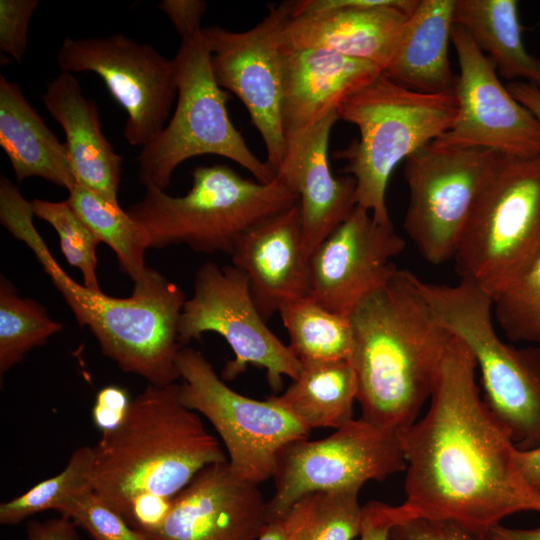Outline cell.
<instances>
[{
    "label": "cell",
    "mask_w": 540,
    "mask_h": 540,
    "mask_svg": "<svg viewBox=\"0 0 540 540\" xmlns=\"http://www.w3.org/2000/svg\"><path fill=\"white\" fill-rule=\"evenodd\" d=\"M453 92L422 93L403 87L381 73L346 97L337 107L339 120L355 125L359 138L336 158L356 182L357 206L382 225H393L386 190L395 167L436 140L457 115Z\"/></svg>",
    "instance_id": "obj_5"
},
{
    "label": "cell",
    "mask_w": 540,
    "mask_h": 540,
    "mask_svg": "<svg viewBox=\"0 0 540 540\" xmlns=\"http://www.w3.org/2000/svg\"><path fill=\"white\" fill-rule=\"evenodd\" d=\"M256 540H292V526L288 514L268 521Z\"/></svg>",
    "instance_id": "obj_45"
},
{
    "label": "cell",
    "mask_w": 540,
    "mask_h": 540,
    "mask_svg": "<svg viewBox=\"0 0 540 540\" xmlns=\"http://www.w3.org/2000/svg\"><path fill=\"white\" fill-rule=\"evenodd\" d=\"M540 253V157L502 156L457 243L460 280L492 299Z\"/></svg>",
    "instance_id": "obj_9"
},
{
    "label": "cell",
    "mask_w": 540,
    "mask_h": 540,
    "mask_svg": "<svg viewBox=\"0 0 540 540\" xmlns=\"http://www.w3.org/2000/svg\"><path fill=\"white\" fill-rule=\"evenodd\" d=\"M338 120L337 110L331 111L287 140L285 156L277 172V177L299 197L305 245L310 256L357 206L354 178H336L329 167V136Z\"/></svg>",
    "instance_id": "obj_21"
},
{
    "label": "cell",
    "mask_w": 540,
    "mask_h": 540,
    "mask_svg": "<svg viewBox=\"0 0 540 540\" xmlns=\"http://www.w3.org/2000/svg\"><path fill=\"white\" fill-rule=\"evenodd\" d=\"M221 335L233 351L221 378L231 381L249 365L266 371L268 385L279 392L283 377L295 380L302 364L266 325L258 311L246 274L232 265L205 262L196 272L193 294L186 299L178 326V340L185 347L203 333Z\"/></svg>",
    "instance_id": "obj_12"
},
{
    "label": "cell",
    "mask_w": 540,
    "mask_h": 540,
    "mask_svg": "<svg viewBox=\"0 0 540 540\" xmlns=\"http://www.w3.org/2000/svg\"><path fill=\"white\" fill-rule=\"evenodd\" d=\"M501 158L488 149L431 142L405 160L410 197L403 226L427 262L438 265L453 258L469 217Z\"/></svg>",
    "instance_id": "obj_11"
},
{
    "label": "cell",
    "mask_w": 540,
    "mask_h": 540,
    "mask_svg": "<svg viewBox=\"0 0 540 540\" xmlns=\"http://www.w3.org/2000/svg\"><path fill=\"white\" fill-rule=\"evenodd\" d=\"M493 311L510 340L540 344V253L493 297Z\"/></svg>",
    "instance_id": "obj_33"
},
{
    "label": "cell",
    "mask_w": 540,
    "mask_h": 540,
    "mask_svg": "<svg viewBox=\"0 0 540 540\" xmlns=\"http://www.w3.org/2000/svg\"><path fill=\"white\" fill-rule=\"evenodd\" d=\"M405 248L393 225H382L365 209L351 214L313 251L308 296L348 316L369 292L397 270L392 260Z\"/></svg>",
    "instance_id": "obj_17"
},
{
    "label": "cell",
    "mask_w": 540,
    "mask_h": 540,
    "mask_svg": "<svg viewBox=\"0 0 540 540\" xmlns=\"http://www.w3.org/2000/svg\"><path fill=\"white\" fill-rule=\"evenodd\" d=\"M453 19L502 77L540 87V59L524 45L516 0H454Z\"/></svg>",
    "instance_id": "obj_26"
},
{
    "label": "cell",
    "mask_w": 540,
    "mask_h": 540,
    "mask_svg": "<svg viewBox=\"0 0 540 540\" xmlns=\"http://www.w3.org/2000/svg\"><path fill=\"white\" fill-rule=\"evenodd\" d=\"M206 7V2L201 0H163L158 4V8L168 16L180 37L202 28L200 23Z\"/></svg>",
    "instance_id": "obj_39"
},
{
    "label": "cell",
    "mask_w": 540,
    "mask_h": 540,
    "mask_svg": "<svg viewBox=\"0 0 540 540\" xmlns=\"http://www.w3.org/2000/svg\"><path fill=\"white\" fill-rule=\"evenodd\" d=\"M176 365L181 401L210 422L241 479L259 485L272 478L280 451L309 438L310 431L272 396L257 400L231 389L200 351L182 347Z\"/></svg>",
    "instance_id": "obj_10"
},
{
    "label": "cell",
    "mask_w": 540,
    "mask_h": 540,
    "mask_svg": "<svg viewBox=\"0 0 540 540\" xmlns=\"http://www.w3.org/2000/svg\"><path fill=\"white\" fill-rule=\"evenodd\" d=\"M59 513L70 518L94 540H151L92 490L72 498Z\"/></svg>",
    "instance_id": "obj_35"
},
{
    "label": "cell",
    "mask_w": 540,
    "mask_h": 540,
    "mask_svg": "<svg viewBox=\"0 0 540 540\" xmlns=\"http://www.w3.org/2000/svg\"><path fill=\"white\" fill-rule=\"evenodd\" d=\"M34 216L49 223L57 232L60 248L66 261L79 269L84 285L101 290L96 269V248L100 243L66 200L54 202L42 199L31 201Z\"/></svg>",
    "instance_id": "obj_34"
},
{
    "label": "cell",
    "mask_w": 540,
    "mask_h": 540,
    "mask_svg": "<svg viewBox=\"0 0 540 540\" xmlns=\"http://www.w3.org/2000/svg\"><path fill=\"white\" fill-rule=\"evenodd\" d=\"M42 102L63 128L77 184L119 203L123 158L105 137L98 108L83 95L78 79L61 72L46 85Z\"/></svg>",
    "instance_id": "obj_23"
},
{
    "label": "cell",
    "mask_w": 540,
    "mask_h": 540,
    "mask_svg": "<svg viewBox=\"0 0 540 540\" xmlns=\"http://www.w3.org/2000/svg\"><path fill=\"white\" fill-rule=\"evenodd\" d=\"M454 0H418L383 74L422 93L453 92L448 49L454 26Z\"/></svg>",
    "instance_id": "obj_24"
},
{
    "label": "cell",
    "mask_w": 540,
    "mask_h": 540,
    "mask_svg": "<svg viewBox=\"0 0 540 540\" xmlns=\"http://www.w3.org/2000/svg\"><path fill=\"white\" fill-rule=\"evenodd\" d=\"M399 521L398 506L371 501L363 506L360 540H388L390 528Z\"/></svg>",
    "instance_id": "obj_40"
},
{
    "label": "cell",
    "mask_w": 540,
    "mask_h": 540,
    "mask_svg": "<svg viewBox=\"0 0 540 540\" xmlns=\"http://www.w3.org/2000/svg\"><path fill=\"white\" fill-rule=\"evenodd\" d=\"M485 540H540V527L517 529L500 524L487 534Z\"/></svg>",
    "instance_id": "obj_44"
},
{
    "label": "cell",
    "mask_w": 540,
    "mask_h": 540,
    "mask_svg": "<svg viewBox=\"0 0 540 540\" xmlns=\"http://www.w3.org/2000/svg\"><path fill=\"white\" fill-rule=\"evenodd\" d=\"M267 524L257 484L238 477L228 461L209 465L170 503L151 540H256Z\"/></svg>",
    "instance_id": "obj_19"
},
{
    "label": "cell",
    "mask_w": 540,
    "mask_h": 540,
    "mask_svg": "<svg viewBox=\"0 0 540 540\" xmlns=\"http://www.w3.org/2000/svg\"><path fill=\"white\" fill-rule=\"evenodd\" d=\"M63 328L38 302L18 295L12 282L0 278V374L22 361Z\"/></svg>",
    "instance_id": "obj_30"
},
{
    "label": "cell",
    "mask_w": 540,
    "mask_h": 540,
    "mask_svg": "<svg viewBox=\"0 0 540 540\" xmlns=\"http://www.w3.org/2000/svg\"><path fill=\"white\" fill-rule=\"evenodd\" d=\"M39 0L0 1V49L21 63L27 48L31 17Z\"/></svg>",
    "instance_id": "obj_36"
},
{
    "label": "cell",
    "mask_w": 540,
    "mask_h": 540,
    "mask_svg": "<svg viewBox=\"0 0 540 540\" xmlns=\"http://www.w3.org/2000/svg\"><path fill=\"white\" fill-rule=\"evenodd\" d=\"M192 177L182 196L145 185L142 199L126 210L144 229L149 248L184 244L198 253L231 256L251 227L299 203L278 177L262 183L219 164L198 166Z\"/></svg>",
    "instance_id": "obj_6"
},
{
    "label": "cell",
    "mask_w": 540,
    "mask_h": 540,
    "mask_svg": "<svg viewBox=\"0 0 540 540\" xmlns=\"http://www.w3.org/2000/svg\"><path fill=\"white\" fill-rule=\"evenodd\" d=\"M32 204L5 176L0 179V221L34 253L73 312L90 329L102 353L124 372L148 384L166 386L179 379L176 358L184 291L153 268L119 298L93 290L69 276L54 258L33 222Z\"/></svg>",
    "instance_id": "obj_3"
},
{
    "label": "cell",
    "mask_w": 540,
    "mask_h": 540,
    "mask_svg": "<svg viewBox=\"0 0 540 540\" xmlns=\"http://www.w3.org/2000/svg\"><path fill=\"white\" fill-rule=\"evenodd\" d=\"M92 448V491L126 520L138 499H172L199 471L227 461L176 383L148 384Z\"/></svg>",
    "instance_id": "obj_4"
},
{
    "label": "cell",
    "mask_w": 540,
    "mask_h": 540,
    "mask_svg": "<svg viewBox=\"0 0 540 540\" xmlns=\"http://www.w3.org/2000/svg\"><path fill=\"white\" fill-rule=\"evenodd\" d=\"M0 145L17 181L40 177L68 191L76 178L66 145L26 100L22 88L0 75Z\"/></svg>",
    "instance_id": "obj_25"
},
{
    "label": "cell",
    "mask_w": 540,
    "mask_h": 540,
    "mask_svg": "<svg viewBox=\"0 0 540 540\" xmlns=\"http://www.w3.org/2000/svg\"><path fill=\"white\" fill-rule=\"evenodd\" d=\"M127 391L118 386L101 389L92 409L94 424L103 432L114 427L123 418L129 405Z\"/></svg>",
    "instance_id": "obj_38"
},
{
    "label": "cell",
    "mask_w": 540,
    "mask_h": 540,
    "mask_svg": "<svg viewBox=\"0 0 540 540\" xmlns=\"http://www.w3.org/2000/svg\"><path fill=\"white\" fill-rule=\"evenodd\" d=\"M397 430L353 419L321 439H300L278 454L267 522L283 517L315 492L359 488L405 471Z\"/></svg>",
    "instance_id": "obj_13"
},
{
    "label": "cell",
    "mask_w": 540,
    "mask_h": 540,
    "mask_svg": "<svg viewBox=\"0 0 540 540\" xmlns=\"http://www.w3.org/2000/svg\"><path fill=\"white\" fill-rule=\"evenodd\" d=\"M230 257L248 277L251 296L266 322L284 305L307 296L310 254L299 203L251 227Z\"/></svg>",
    "instance_id": "obj_20"
},
{
    "label": "cell",
    "mask_w": 540,
    "mask_h": 540,
    "mask_svg": "<svg viewBox=\"0 0 540 540\" xmlns=\"http://www.w3.org/2000/svg\"><path fill=\"white\" fill-rule=\"evenodd\" d=\"M360 418L399 430L430 398L451 333L435 319L419 278L398 269L348 315Z\"/></svg>",
    "instance_id": "obj_2"
},
{
    "label": "cell",
    "mask_w": 540,
    "mask_h": 540,
    "mask_svg": "<svg viewBox=\"0 0 540 540\" xmlns=\"http://www.w3.org/2000/svg\"><path fill=\"white\" fill-rule=\"evenodd\" d=\"M359 488L315 492L288 511L292 540H353L360 536L363 506Z\"/></svg>",
    "instance_id": "obj_31"
},
{
    "label": "cell",
    "mask_w": 540,
    "mask_h": 540,
    "mask_svg": "<svg viewBox=\"0 0 540 540\" xmlns=\"http://www.w3.org/2000/svg\"><path fill=\"white\" fill-rule=\"evenodd\" d=\"M293 1L272 6L254 27L233 32L202 27L218 85L234 93L249 112L264 142L266 163L277 174L286 152L282 129L283 61L281 32Z\"/></svg>",
    "instance_id": "obj_15"
},
{
    "label": "cell",
    "mask_w": 540,
    "mask_h": 540,
    "mask_svg": "<svg viewBox=\"0 0 540 540\" xmlns=\"http://www.w3.org/2000/svg\"><path fill=\"white\" fill-rule=\"evenodd\" d=\"M418 0H299L282 32V46L326 49L385 70Z\"/></svg>",
    "instance_id": "obj_18"
},
{
    "label": "cell",
    "mask_w": 540,
    "mask_h": 540,
    "mask_svg": "<svg viewBox=\"0 0 540 540\" xmlns=\"http://www.w3.org/2000/svg\"><path fill=\"white\" fill-rule=\"evenodd\" d=\"M420 290L436 321L470 350L480 370L483 400L519 450L540 446V349L516 348L500 339L493 299L467 280L427 283Z\"/></svg>",
    "instance_id": "obj_7"
},
{
    "label": "cell",
    "mask_w": 540,
    "mask_h": 540,
    "mask_svg": "<svg viewBox=\"0 0 540 540\" xmlns=\"http://www.w3.org/2000/svg\"><path fill=\"white\" fill-rule=\"evenodd\" d=\"M273 399L309 431L353 420L357 379L349 360L302 364L299 376Z\"/></svg>",
    "instance_id": "obj_27"
},
{
    "label": "cell",
    "mask_w": 540,
    "mask_h": 540,
    "mask_svg": "<svg viewBox=\"0 0 540 540\" xmlns=\"http://www.w3.org/2000/svg\"><path fill=\"white\" fill-rule=\"evenodd\" d=\"M506 87L513 97L535 116L540 124V87L524 81H512Z\"/></svg>",
    "instance_id": "obj_43"
},
{
    "label": "cell",
    "mask_w": 540,
    "mask_h": 540,
    "mask_svg": "<svg viewBox=\"0 0 540 540\" xmlns=\"http://www.w3.org/2000/svg\"><path fill=\"white\" fill-rule=\"evenodd\" d=\"M388 540H485L450 521L414 518L395 523Z\"/></svg>",
    "instance_id": "obj_37"
},
{
    "label": "cell",
    "mask_w": 540,
    "mask_h": 540,
    "mask_svg": "<svg viewBox=\"0 0 540 540\" xmlns=\"http://www.w3.org/2000/svg\"><path fill=\"white\" fill-rule=\"evenodd\" d=\"M476 369L468 347L451 334L427 412L397 430L406 462V499L398 510L400 521H450L485 539L510 515L540 513V494L480 396Z\"/></svg>",
    "instance_id": "obj_1"
},
{
    "label": "cell",
    "mask_w": 540,
    "mask_h": 540,
    "mask_svg": "<svg viewBox=\"0 0 540 540\" xmlns=\"http://www.w3.org/2000/svg\"><path fill=\"white\" fill-rule=\"evenodd\" d=\"M285 141L321 120L383 73L377 65L326 49L282 46Z\"/></svg>",
    "instance_id": "obj_22"
},
{
    "label": "cell",
    "mask_w": 540,
    "mask_h": 540,
    "mask_svg": "<svg viewBox=\"0 0 540 540\" xmlns=\"http://www.w3.org/2000/svg\"><path fill=\"white\" fill-rule=\"evenodd\" d=\"M516 463L527 483L540 494V446L516 451Z\"/></svg>",
    "instance_id": "obj_42"
},
{
    "label": "cell",
    "mask_w": 540,
    "mask_h": 540,
    "mask_svg": "<svg viewBox=\"0 0 540 540\" xmlns=\"http://www.w3.org/2000/svg\"><path fill=\"white\" fill-rule=\"evenodd\" d=\"M62 72H94L127 113L123 135L143 148L166 126L177 97L176 66L151 45L121 34L66 37L58 52Z\"/></svg>",
    "instance_id": "obj_14"
},
{
    "label": "cell",
    "mask_w": 540,
    "mask_h": 540,
    "mask_svg": "<svg viewBox=\"0 0 540 540\" xmlns=\"http://www.w3.org/2000/svg\"><path fill=\"white\" fill-rule=\"evenodd\" d=\"M173 59L176 107L160 135L144 146L137 157L140 182L165 190L182 162L201 155L225 157L248 170L259 182L274 181L275 171L249 149L230 120L226 107L229 94L215 79L202 28L181 37Z\"/></svg>",
    "instance_id": "obj_8"
},
{
    "label": "cell",
    "mask_w": 540,
    "mask_h": 540,
    "mask_svg": "<svg viewBox=\"0 0 540 540\" xmlns=\"http://www.w3.org/2000/svg\"><path fill=\"white\" fill-rule=\"evenodd\" d=\"M66 201L99 241L114 251L124 274L133 282L146 275L147 235L119 203H112L78 184L68 191Z\"/></svg>",
    "instance_id": "obj_29"
},
{
    "label": "cell",
    "mask_w": 540,
    "mask_h": 540,
    "mask_svg": "<svg viewBox=\"0 0 540 540\" xmlns=\"http://www.w3.org/2000/svg\"><path fill=\"white\" fill-rule=\"evenodd\" d=\"M451 42L459 62L454 93L457 115L432 143L488 149L506 157H540V124L503 85L496 67L466 30L454 25Z\"/></svg>",
    "instance_id": "obj_16"
},
{
    "label": "cell",
    "mask_w": 540,
    "mask_h": 540,
    "mask_svg": "<svg viewBox=\"0 0 540 540\" xmlns=\"http://www.w3.org/2000/svg\"><path fill=\"white\" fill-rule=\"evenodd\" d=\"M279 314L288 347L301 364L350 359L353 333L348 316L328 310L308 295L284 305Z\"/></svg>",
    "instance_id": "obj_28"
},
{
    "label": "cell",
    "mask_w": 540,
    "mask_h": 540,
    "mask_svg": "<svg viewBox=\"0 0 540 540\" xmlns=\"http://www.w3.org/2000/svg\"><path fill=\"white\" fill-rule=\"evenodd\" d=\"M77 526L65 515L44 521H30L26 527L25 540H81Z\"/></svg>",
    "instance_id": "obj_41"
},
{
    "label": "cell",
    "mask_w": 540,
    "mask_h": 540,
    "mask_svg": "<svg viewBox=\"0 0 540 540\" xmlns=\"http://www.w3.org/2000/svg\"><path fill=\"white\" fill-rule=\"evenodd\" d=\"M92 462L93 448L87 445L78 447L60 473L1 503L0 523L15 525L41 512H59L72 498L92 490Z\"/></svg>",
    "instance_id": "obj_32"
}]
</instances>
